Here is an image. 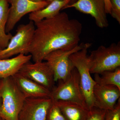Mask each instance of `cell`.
Returning a JSON list of instances; mask_svg holds the SVG:
<instances>
[{"label":"cell","mask_w":120,"mask_h":120,"mask_svg":"<svg viewBox=\"0 0 120 120\" xmlns=\"http://www.w3.org/2000/svg\"><path fill=\"white\" fill-rule=\"evenodd\" d=\"M50 2L45 1L34 2L31 0H11L6 32L10 33L18 22L26 14L44 8Z\"/></svg>","instance_id":"cell-9"},{"label":"cell","mask_w":120,"mask_h":120,"mask_svg":"<svg viewBox=\"0 0 120 120\" xmlns=\"http://www.w3.org/2000/svg\"><path fill=\"white\" fill-rule=\"evenodd\" d=\"M94 106L105 110L113 109L120 99V90L116 86L96 84L93 90Z\"/></svg>","instance_id":"cell-12"},{"label":"cell","mask_w":120,"mask_h":120,"mask_svg":"<svg viewBox=\"0 0 120 120\" xmlns=\"http://www.w3.org/2000/svg\"><path fill=\"white\" fill-rule=\"evenodd\" d=\"M36 26L29 53L34 62L43 61L56 50L70 49L79 45L82 26L66 12L35 23Z\"/></svg>","instance_id":"cell-1"},{"label":"cell","mask_w":120,"mask_h":120,"mask_svg":"<svg viewBox=\"0 0 120 120\" xmlns=\"http://www.w3.org/2000/svg\"><path fill=\"white\" fill-rule=\"evenodd\" d=\"M105 8L106 13L110 14L111 9V4L110 0H105Z\"/></svg>","instance_id":"cell-23"},{"label":"cell","mask_w":120,"mask_h":120,"mask_svg":"<svg viewBox=\"0 0 120 120\" xmlns=\"http://www.w3.org/2000/svg\"><path fill=\"white\" fill-rule=\"evenodd\" d=\"M76 0H71L70 3H69V4H73V3L75 2Z\"/></svg>","instance_id":"cell-25"},{"label":"cell","mask_w":120,"mask_h":120,"mask_svg":"<svg viewBox=\"0 0 120 120\" xmlns=\"http://www.w3.org/2000/svg\"><path fill=\"white\" fill-rule=\"evenodd\" d=\"M0 95L2 100L0 117L4 120H19L26 98L12 77L2 79Z\"/></svg>","instance_id":"cell-2"},{"label":"cell","mask_w":120,"mask_h":120,"mask_svg":"<svg viewBox=\"0 0 120 120\" xmlns=\"http://www.w3.org/2000/svg\"><path fill=\"white\" fill-rule=\"evenodd\" d=\"M33 1H34V2H40V1H43V0H31Z\"/></svg>","instance_id":"cell-26"},{"label":"cell","mask_w":120,"mask_h":120,"mask_svg":"<svg viewBox=\"0 0 120 120\" xmlns=\"http://www.w3.org/2000/svg\"><path fill=\"white\" fill-rule=\"evenodd\" d=\"M106 110L94 107L89 110L86 120H105Z\"/></svg>","instance_id":"cell-20"},{"label":"cell","mask_w":120,"mask_h":120,"mask_svg":"<svg viewBox=\"0 0 120 120\" xmlns=\"http://www.w3.org/2000/svg\"><path fill=\"white\" fill-rule=\"evenodd\" d=\"M59 81L58 86L51 91L50 98L52 101L73 102L88 109L80 88L79 76L76 69H73L66 79Z\"/></svg>","instance_id":"cell-5"},{"label":"cell","mask_w":120,"mask_h":120,"mask_svg":"<svg viewBox=\"0 0 120 120\" xmlns=\"http://www.w3.org/2000/svg\"><path fill=\"white\" fill-rule=\"evenodd\" d=\"M34 23L30 21L18 26L7 47L0 51V59H7L20 54L27 55L34 34Z\"/></svg>","instance_id":"cell-6"},{"label":"cell","mask_w":120,"mask_h":120,"mask_svg":"<svg viewBox=\"0 0 120 120\" xmlns=\"http://www.w3.org/2000/svg\"><path fill=\"white\" fill-rule=\"evenodd\" d=\"M90 73L100 74L120 67V43L101 45L88 56Z\"/></svg>","instance_id":"cell-4"},{"label":"cell","mask_w":120,"mask_h":120,"mask_svg":"<svg viewBox=\"0 0 120 120\" xmlns=\"http://www.w3.org/2000/svg\"><path fill=\"white\" fill-rule=\"evenodd\" d=\"M1 81H2V79L0 78V86L1 83Z\"/></svg>","instance_id":"cell-28"},{"label":"cell","mask_w":120,"mask_h":120,"mask_svg":"<svg viewBox=\"0 0 120 120\" xmlns=\"http://www.w3.org/2000/svg\"></svg>","instance_id":"cell-32"},{"label":"cell","mask_w":120,"mask_h":120,"mask_svg":"<svg viewBox=\"0 0 120 120\" xmlns=\"http://www.w3.org/2000/svg\"><path fill=\"white\" fill-rule=\"evenodd\" d=\"M19 72L51 91L54 88L53 72L45 61L33 63L30 61L24 65Z\"/></svg>","instance_id":"cell-8"},{"label":"cell","mask_w":120,"mask_h":120,"mask_svg":"<svg viewBox=\"0 0 120 120\" xmlns=\"http://www.w3.org/2000/svg\"><path fill=\"white\" fill-rule=\"evenodd\" d=\"M70 8L90 15L99 28H106L109 26L105 0H77L71 4L67 5L62 10Z\"/></svg>","instance_id":"cell-10"},{"label":"cell","mask_w":120,"mask_h":120,"mask_svg":"<svg viewBox=\"0 0 120 120\" xmlns=\"http://www.w3.org/2000/svg\"><path fill=\"white\" fill-rule=\"evenodd\" d=\"M2 100L1 97L0 95V112L1 109V106H2ZM0 118H1L0 117Z\"/></svg>","instance_id":"cell-24"},{"label":"cell","mask_w":120,"mask_h":120,"mask_svg":"<svg viewBox=\"0 0 120 120\" xmlns=\"http://www.w3.org/2000/svg\"><path fill=\"white\" fill-rule=\"evenodd\" d=\"M105 120H120V99L113 109L106 110Z\"/></svg>","instance_id":"cell-21"},{"label":"cell","mask_w":120,"mask_h":120,"mask_svg":"<svg viewBox=\"0 0 120 120\" xmlns=\"http://www.w3.org/2000/svg\"><path fill=\"white\" fill-rule=\"evenodd\" d=\"M94 81L101 85L114 86L120 90V67L113 71H105L101 74H95Z\"/></svg>","instance_id":"cell-18"},{"label":"cell","mask_w":120,"mask_h":120,"mask_svg":"<svg viewBox=\"0 0 120 120\" xmlns=\"http://www.w3.org/2000/svg\"><path fill=\"white\" fill-rule=\"evenodd\" d=\"M53 101L67 120H86L87 118L90 110L82 105L70 101Z\"/></svg>","instance_id":"cell-15"},{"label":"cell","mask_w":120,"mask_h":120,"mask_svg":"<svg viewBox=\"0 0 120 120\" xmlns=\"http://www.w3.org/2000/svg\"><path fill=\"white\" fill-rule=\"evenodd\" d=\"M47 120H67L60 108L53 101L49 110Z\"/></svg>","instance_id":"cell-19"},{"label":"cell","mask_w":120,"mask_h":120,"mask_svg":"<svg viewBox=\"0 0 120 120\" xmlns=\"http://www.w3.org/2000/svg\"><path fill=\"white\" fill-rule=\"evenodd\" d=\"M26 98H50L51 91L19 72L11 76Z\"/></svg>","instance_id":"cell-13"},{"label":"cell","mask_w":120,"mask_h":120,"mask_svg":"<svg viewBox=\"0 0 120 120\" xmlns=\"http://www.w3.org/2000/svg\"><path fill=\"white\" fill-rule=\"evenodd\" d=\"M91 43H84L82 49L69 56L70 60L79 73L80 88L89 110L94 107L93 90L96 82L92 79L90 71L88 50Z\"/></svg>","instance_id":"cell-3"},{"label":"cell","mask_w":120,"mask_h":120,"mask_svg":"<svg viewBox=\"0 0 120 120\" xmlns=\"http://www.w3.org/2000/svg\"><path fill=\"white\" fill-rule=\"evenodd\" d=\"M84 44L81 43L71 49L56 50L45 56L43 61H45L52 69L55 82L64 80L70 75L75 68L69 56L82 49Z\"/></svg>","instance_id":"cell-7"},{"label":"cell","mask_w":120,"mask_h":120,"mask_svg":"<svg viewBox=\"0 0 120 120\" xmlns=\"http://www.w3.org/2000/svg\"><path fill=\"white\" fill-rule=\"evenodd\" d=\"M31 59L30 54H20L12 58L0 59V78L11 77Z\"/></svg>","instance_id":"cell-14"},{"label":"cell","mask_w":120,"mask_h":120,"mask_svg":"<svg viewBox=\"0 0 120 120\" xmlns=\"http://www.w3.org/2000/svg\"><path fill=\"white\" fill-rule=\"evenodd\" d=\"M55 0H43V1H48L49 2H51Z\"/></svg>","instance_id":"cell-27"},{"label":"cell","mask_w":120,"mask_h":120,"mask_svg":"<svg viewBox=\"0 0 120 120\" xmlns=\"http://www.w3.org/2000/svg\"><path fill=\"white\" fill-rule=\"evenodd\" d=\"M8 2L9 4V3H10V1H11V0H8Z\"/></svg>","instance_id":"cell-29"},{"label":"cell","mask_w":120,"mask_h":120,"mask_svg":"<svg viewBox=\"0 0 120 120\" xmlns=\"http://www.w3.org/2000/svg\"><path fill=\"white\" fill-rule=\"evenodd\" d=\"M0 120H2L1 119V118H0Z\"/></svg>","instance_id":"cell-30"},{"label":"cell","mask_w":120,"mask_h":120,"mask_svg":"<svg viewBox=\"0 0 120 120\" xmlns=\"http://www.w3.org/2000/svg\"><path fill=\"white\" fill-rule=\"evenodd\" d=\"M111 9L110 14L120 24V0H110Z\"/></svg>","instance_id":"cell-22"},{"label":"cell","mask_w":120,"mask_h":120,"mask_svg":"<svg viewBox=\"0 0 120 120\" xmlns=\"http://www.w3.org/2000/svg\"><path fill=\"white\" fill-rule=\"evenodd\" d=\"M53 103L50 98H26L19 116V120H47Z\"/></svg>","instance_id":"cell-11"},{"label":"cell","mask_w":120,"mask_h":120,"mask_svg":"<svg viewBox=\"0 0 120 120\" xmlns=\"http://www.w3.org/2000/svg\"><path fill=\"white\" fill-rule=\"evenodd\" d=\"M71 0H55L53 1L44 8L30 13L29 19L34 23L45 19L55 17L60 13L67 5L69 4Z\"/></svg>","instance_id":"cell-16"},{"label":"cell","mask_w":120,"mask_h":120,"mask_svg":"<svg viewBox=\"0 0 120 120\" xmlns=\"http://www.w3.org/2000/svg\"><path fill=\"white\" fill-rule=\"evenodd\" d=\"M8 0H0V49L2 50L7 47L13 35L6 32L9 4Z\"/></svg>","instance_id":"cell-17"},{"label":"cell","mask_w":120,"mask_h":120,"mask_svg":"<svg viewBox=\"0 0 120 120\" xmlns=\"http://www.w3.org/2000/svg\"><path fill=\"white\" fill-rule=\"evenodd\" d=\"M1 49H0V51H1Z\"/></svg>","instance_id":"cell-31"}]
</instances>
